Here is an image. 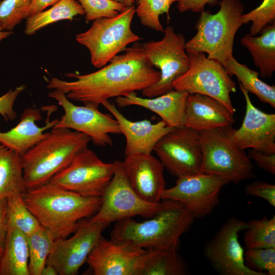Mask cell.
<instances>
[{"label": "cell", "instance_id": "obj_1", "mask_svg": "<svg viewBox=\"0 0 275 275\" xmlns=\"http://www.w3.org/2000/svg\"><path fill=\"white\" fill-rule=\"evenodd\" d=\"M124 51L95 72L83 75L66 74L74 80L53 77L47 88L64 92L69 100L99 106L110 98L142 91L159 80L160 72L148 59L142 44L136 42Z\"/></svg>", "mask_w": 275, "mask_h": 275}, {"label": "cell", "instance_id": "obj_2", "mask_svg": "<svg viewBox=\"0 0 275 275\" xmlns=\"http://www.w3.org/2000/svg\"><path fill=\"white\" fill-rule=\"evenodd\" d=\"M22 197L40 225L55 240L74 233L79 220L97 212L101 201V197L83 196L49 182L26 190Z\"/></svg>", "mask_w": 275, "mask_h": 275}, {"label": "cell", "instance_id": "obj_3", "mask_svg": "<svg viewBox=\"0 0 275 275\" xmlns=\"http://www.w3.org/2000/svg\"><path fill=\"white\" fill-rule=\"evenodd\" d=\"M195 219L184 205L168 200L167 205L148 220L139 222L127 218L116 222L111 239L146 249H164L178 246L180 236Z\"/></svg>", "mask_w": 275, "mask_h": 275}, {"label": "cell", "instance_id": "obj_4", "mask_svg": "<svg viewBox=\"0 0 275 275\" xmlns=\"http://www.w3.org/2000/svg\"><path fill=\"white\" fill-rule=\"evenodd\" d=\"M90 138L69 129L52 128L48 135L22 156L26 190L49 182L81 151L88 147Z\"/></svg>", "mask_w": 275, "mask_h": 275}, {"label": "cell", "instance_id": "obj_5", "mask_svg": "<svg viewBox=\"0 0 275 275\" xmlns=\"http://www.w3.org/2000/svg\"><path fill=\"white\" fill-rule=\"evenodd\" d=\"M218 11L201 12L195 36L185 43L188 54L207 53V58L224 66L233 57L235 35L242 25L244 6L240 0H221Z\"/></svg>", "mask_w": 275, "mask_h": 275}, {"label": "cell", "instance_id": "obj_6", "mask_svg": "<svg viewBox=\"0 0 275 275\" xmlns=\"http://www.w3.org/2000/svg\"><path fill=\"white\" fill-rule=\"evenodd\" d=\"M232 126L199 131L202 152L200 172L218 176L229 183L255 177L253 165L233 140Z\"/></svg>", "mask_w": 275, "mask_h": 275}, {"label": "cell", "instance_id": "obj_7", "mask_svg": "<svg viewBox=\"0 0 275 275\" xmlns=\"http://www.w3.org/2000/svg\"><path fill=\"white\" fill-rule=\"evenodd\" d=\"M135 13L134 6L126 7L114 17L93 20L89 29L76 35V41L89 50L94 67H103L129 44L142 39L131 29Z\"/></svg>", "mask_w": 275, "mask_h": 275}, {"label": "cell", "instance_id": "obj_8", "mask_svg": "<svg viewBox=\"0 0 275 275\" xmlns=\"http://www.w3.org/2000/svg\"><path fill=\"white\" fill-rule=\"evenodd\" d=\"M113 176L101 196L100 207L92 220L109 225L111 223L141 216L151 218L168 204V200L159 203L148 202L131 187L124 170L122 161L115 160Z\"/></svg>", "mask_w": 275, "mask_h": 275}, {"label": "cell", "instance_id": "obj_9", "mask_svg": "<svg viewBox=\"0 0 275 275\" xmlns=\"http://www.w3.org/2000/svg\"><path fill=\"white\" fill-rule=\"evenodd\" d=\"M163 33L161 40L142 44L148 59L154 67L159 69L160 73V79L156 84L141 91L145 97H154L173 90L174 82L190 66L184 36L176 33L173 28L169 25Z\"/></svg>", "mask_w": 275, "mask_h": 275}, {"label": "cell", "instance_id": "obj_10", "mask_svg": "<svg viewBox=\"0 0 275 275\" xmlns=\"http://www.w3.org/2000/svg\"><path fill=\"white\" fill-rule=\"evenodd\" d=\"M188 54L189 68L174 82V89L184 91L189 94L198 93L211 97L234 113L236 109L230 94L236 91V86L224 66L217 61L207 58L204 53Z\"/></svg>", "mask_w": 275, "mask_h": 275}, {"label": "cell", "instance_id": "obj_11", "mask_svg": "<svg viewBox=\"0 0 275 275\" xmlns=\"http://www.w3.org/2000/svg\"><path fill=\"white\" fill-rule=\"evenodd\" d=\"M114 171V162L103 161L88 147L78 153L49 182L83 196L101 197Z\"/></svg>", "mask_w": 275, "mask_h": 275}, {"label": "cell", "instance_id": "obj_12", "mask_svg": "<svg viewBox=\"0 0 275 275\" xmlns=\"http://www.w3.org/2000/svg\"><path fill=\"white\" fill-rule=\"evenodd\" d=\"M48 97L56 100L64 112L54 128H66L82 133L94 145L100 147L113 145L109 134H121L117 121L112 115L101 113L98 106L76 105L67 98L64 92L57 90L49 92Z\"/></svg>", "mask_w": 275, "mask_h": 275}, {"label": "cell", "instance_id": "obj_13", "mask_svg": "<svg viewBox=\"0 0 275 275\" xmlns=\"http://www.w3.org/2000/svg\"><path fill=\"white\" fill-rule=\"evenodd\" d=\"M153 151L164 169L177 178L201 173L199 131L185 126L174 128L158 141Z\"/></svg>", "mask_w": 275, "mask_h": 275}, {"label": "cell", "instance_id": "obj_14", "mask_svg": "<svg viewBox=\"0 0 275 275\" xmlns=\"http://www.w3.org/2000/svg\"><path fill=\"white\" fill-rule=\"evenodd\" d=\"M247 222L229 218L204 248V256L214 269L221 275H266L249 268L244 263V250L238 241L239 233Z\"/></svg>", "mask_w": 275, "mask_h": 275}, {"label": "cell", "instance_id": "obj_15", "mask_svg": "<svg viewBox=\"0 0 275 275\" xmlns=\"http://www.w3.org/2000/svg\"><path fill=\"white\" fill-rule=\"evenodd\" d=\"M227 184L218 176L202 173L181 176L174 186L165 189L162 200L179 202L193 213L195 219L200 218L218 205L221 191Z\"/></svg>", "mask_w": 275, "mask_h": 275}, {"label": "cell", "instance_id": "obj_16", "mask_svg": "<svg viewBox=\"0 0 275 275\" xmlns=\"http://www.w3.org/2000/svg\"><path fill=\"white\" fill-rule=\"evenodd\" d=\"M108 226L91 218L79 222L72 236L54 241L46 264L53 266L59 275L76 274Z\"/></svg>", "mask_w": 275, "mask_h": 275}, {"label": "cell", "instance_id": "obj_17", "mask_svg": "<svg viewBox=\"0 0 275 275\" xmlns=\"http://www.w3.org/2000/svg\"><path fill=\"white\" fill-rule=\"evenodd\" d=\"M146 251L101 235L86 262L95 275H138Z\"/></svg>", "mask_w": 275, "mask_h": 275}, {"label": "cell", "instance_id": "obj_18", "mask_svg": "<svg viewBox=\"0 0 275 275\" xmlns=\"http://www.w3.org/2000/svg\"><path fill=\"white\" fill-rule=\"evenodd\" d=\"M239 86L245 100L246 109L241 126L233 131L234 144L242 151L251 148L265 154L275 153V114L256 107L249 92L239 83Z\"/></svg>", "mask_w": 275, "mask_h": 275}, {"label": "cell", "instance_id": "obj_19", "mask_svg": "<svg viewBox=\"0 0 275 275\" xmlns=\"http://www.w3.org/2000/svg\"><path fill=\"white\" fill-rule=\"evenodd\" d=\"M122 164L131 187L145 200L159 203L166 188L164 167L151 153L125 156Z\"/></svg>", "mask_w": 275, "mask_h": 275}, {"label": "cell", "instance_id": "obj_20", "mask_svg": "<svg viewBox=\"0 0 275 275\" xmlns=\"http://www.w3.org/2000/svg\"><path fill=\"white\" fill-rule=\"evenodd\" d=\"M101 105L117 121L121 134L125 138V156L138 153H151L158 141L174 129L162 120L153 124L148 120H128L109 100Z\"/></svg>", "mask_w": 275, "mask_h": 275}, {"label": "cell", "instance_id": "obj_21", "mask_svg": "<svg viewBox=\"0 0 275 275\" xmlns=\"http://www.w3.org/2000/svg\"><path fill=\"white\" fill-rule=\"evenodd\" d=\"M189 94L184 91L173 90L152 97H141L136 92L115 98L117 105L124 107L137 105L157 114L167 126L175 128L184 126L185 109Z\"/></svg>", "mask_w": 275, "mask_h": 275}, {"label": "cell", "instance_id": "obj_22", "mask_svg": "<svg viewBox=\"0 0 275 275\" xmlns=\"http://www.w3.org/2000/svg\"><path fill=\"white\" fill-rule=\"evenodd\" d=\"M235 123L234 113L221 101L200 94L189 95L184 126L201 131L232 126Z\"/></svg>", "mask_w": 275, "mask_h": 275}, {"label": "cell", "instance_id": "obj_23", "mask_svg": "<svg viewBox=\"0 0 275 275\" xmlns=\"http://www.w3.org/2000/svg\"><path fill=\"white\" fill-rule=\"evenodd\" d=\"M42 120L39 109L26 108L21 113L19 122L6 132H0V143L21 156L39 141L45 138L53 128L58 119L49 121L47 118L45 125L39 127L36 124Z\"/></svg>", "mask_w": 275, "mask_h": 275}, {"label": "cell", "instance_id": "obj_24", "mask_svg": "<svg viewBox=\"0 0 275 275\" xmlns=\"http://www.w3.org/2000/svg\"><path fill=\"white\" fill-rule=\"evenodd\" d=\"M28 236L9 225L0 260V275H30Z\"/></svg>", "mask_w": 275, "mask_h": 275}, {"label": "cell", "instance_id": "obj_25", "mask_svg": "<svg viewBox=\"0 0 275 275\" xmlns=\"http://www.w3.org/2000/svg\"><path fill=\"white\" fill-rule=\"evenodd\" d=\"M260 34L257 37L246 34L240 43L250 52L261 76L271 78L275 71V23L266 26Z\"/></svg>", "mask_w": 275, "mask_h": 275}, {"label": "cell", "instance_id": "obj_26", "mask_svg": "<svg viewBox=\"0 0 275 275\" xmlns=\"http://www.w3.org/2000/svg\"><path fill=\"white\" fill-rule=\"evenodd\" d=\"M26 190L22 156L0 143V202Z\"/></svg>", "mask_w": 275, "mask_h": 275}, {"label": "cell", "instance_id": "obj_27", "mask_svg": "<svg viewBox=\"0 0 275 275\" xmlns=\"http://www.w3.org/2000/svg\"><path fill=\"white\" fill-rule=\"evenodd\" d=\"M177 248L147 249L138 275L185 274L186 269Z\"/></svg>", "mask_w": 275, "mask_h": 275}, {"label": "cell", "instance_id": "obj_28", "mask_svg": "<svg viewBox=\"0 0 275 275\" xmlns=\"http://www.w3.org/2000/svg\"><path fill=\"white\" fill-rule=\"evenodd\" d=\"M229 76L235 75L249 93L255 95L262 102L275 108V86L269 85L259 78V72L252 70L233 57L224 66Z\"/></svg>", "mask_w": 275, "mask_h": 275}, {"label": "cell", "instance_id": "obj_29", "mask_svg": "<svg viewBox=\"0 0 275 275\" xmlns=\"http://www.w3.org/2000/svg\"><path fill=\"white\" fill-rule=\"evenodd\" d=\"M85 11L77 0H60L47 10L26 18L25 34L31 36L47 25L62 20H71L77 15H84Z\"/></svg>", "mask_w": 275, "mask_h": 275}, {"label": "cell", "instance_id": "obj_30", "mask_svg": "<svg viewBox=\"0 0 275 275\" xmlns=\"http://www.w3.org/2000/svg\"><path fill=\"white\" fill-rule=\"evenodd\" d=\"M29 249L28 268L30 275H41L50 254L55 240L44 228L41 227L28 236Z\"/></svg>", "mask_w": 275, "mask_h": 275}, {"label": "cell", "instance_id": "obj_31", "mask_svg": "<svg viewBox=\"0 0 275 275\" xmlns=\"http://www.w3.org/2000/svg\"><path fill=\"white\" fill-rule=\"evenodd\" d=\"M243 236L246 249L275 248V216L247 222Z\"/></svg>", "mask_w": 275, "mask_h": 275}, {"label": "cell", "instance_id": "obj_32", "mask_svg": "<svg viewBox=\"0 0 275 275\" xmlns=\"http://www.w3.org/2000/svg\"><path fill=\"white\" fill-rule=\"evenodd\" d=\"M22 194H14L7 199L9 225L15 227L29 236L41 225L26 207Z\"/></svg>", "mask_w": 275, "mask_h": 275}, {"label": "cell", "instance_id": "obj_33", "mask_svg": "<svg viewBox=\"0 0 275 275\" xmlns=\"http://www.w3.org/2000/svg\"><path fill=\"white\" fill-rule=\"evenodd\" d=\"M179 0H138L135 13L143 25L154 31L164 32L159 20L160 15L166 13L170 19L171 6Z\"/></svg>", "mask_w": 275, "mask_h": 275}, {"label": "cell", "instance_id": "obj_34", "mask_svg": "<svg viewBox=\"0 0 275 275\" xmlns=\"http://www.w3.org/2000/svg\"><path fill=\"white\" fill-rule=\"evenodd\" d=\"M241 24L252 22L250 34L256 36L267 25L275 23V0H263L256 8L240 17Z\"/></svg>", "mask_w": 275, "mask_h": 275}, {"label": "cell", "instance_id": "obj_35", "mask_svg": "<svg viewBox=\"0 0 275 275\" xmlns=\"http://www.w3.org/2000/svg\"><path fill=\"white\" fill-rule=\"evenodd\" d=\"M31 0H0V27L3 30H12L22 19L26 18V12Z\"/></svg>", "mask_w": 275, "mask_h": 275}, {"label": "cell", "instance_id": "obj_36", "mask_svg": "<svg viewBox=\"0 0 275 275\" xmlns=\"http://www.w3.org/2000/svg\"><path fill=\"white\" fill-rule=\"evenodd\" d=\"M244 260L245 265L251 270L275 274V248L246 249Z\"/></svg>", "mask_w": 275, "mask_h": 275}, {"label": "cell", "instance_id": "obj_37", "mask_svg": "<svg viewBox=\"0 0 275 275\" xmlns=\"http://www.w3.org/2000/svg\"><path fill=\"white\" fill-rule=\"evenodd\" d=\"M85 11L87 21L115 16L126 6L113 0H77Z\"/></svg>", "mask_w": 275, "mask_h": 275}, {"label": "cell", "instance_id": "obj_38", "mask_svg": "<svg viewBox=\"0 0 275 275\" xmlns=\"http://www.w3.org/2000/svg\"><path fill=\"white\" fill-rule=\"evenodd\" d=\"M244 193L248 196L262 198L275 207V185L273 184L257 180L245 186Z\"/></svg>", "mask_w": 275, "mask_h": 275}, {"label": "cell", "instance_id": "obj_39", "mask_svg": "<svg viewBox=\"0 0 275 275\" xmlns=\"http://www.w3.org/2000/svg\"><path fill=\"white\" fill-rule=\"evenodd\" d=\"M25 88V86L22 85L0 96V115L6 121L15 119L16 113L13 108L14 102Z\"/></svg>", "mask_w": 275, "mask_h": 275}, {"label": "cell", "instance_id": "obj_40", "mask_svg": "<svg viewBox=\"0 0 275 275\" xmlns=\"http://www.w3.org/2000/svg\"><path fill=\"white\" fill-rule=\"evenodd\" d=\"M248 157L254 160L257 166L271 175H275V153L265 154L260 151L251 149Z\"/></svg>", "mask_w": 275, "mask_h": 275}, {"label": "cell", "instance_id": "obj_41", "mask_svg": "<svg viewBox=\"0 0 275 275\" xmlns=\"http://www.w3.org/2000/svg\"><path fill=\"white\" fill-rule=\"evenodd\" d=\"M218 2V0H179L177 7L180 12L190 10L199 13L204 10L206 5L213 6Z\"/></svg>", "mask_w": 275, "mask_h": 275}, {"label": "cell", "instance_id": "obj_42", "mask_svg": "<svg viewBox=\"0 0 275 275\" xmlns=\"http://www.w3.org/2000/svg\"><path fill=\"white\" fill-rule=\"evenodd\" d=\"M7 199L0 202V248L4 249L8 230Z\"/></svg>", "mask_w": 275, "mask_h": 275}, {"label": "cell", "instance_id": "obj_43", "mask_svg": "<svg viewBox=\"0 0 275 275\" xmlns=\"http://www.w3.org/2000/svg\"><path fill=\"white\" fill-rule=\"evenodd\" d=\"M60 0H31L26 12V18L30 16L44 10Z\"/></svg>", "mask_w": 275, "mask_h": 275}, {"label": "cell", "instance_id": "obj_44", "mask_svg": "<svg viewBox=\"0 0 275 275\" xmlns=\"http://www.w3.org/2000/svg\"><path fill=\"white\" fill-rule=\"evenodd\" d=\"M41 275H58V273L53 266L46 264L41 271Z\"/></svg>", "mask_w": 275, "mask_h": 275}, {"label": "cell", "instance_id": "obj_45", "mask_svg": "<svg viewBox=\"0 0 275 275\" xmlns=\"http://www.w3.org/2000/svg\"><path fill=\"white\" fill-rule=\"evenodd\" d=\"M13 33V32L12 31H7L3 30L0 27V42L3 40L8 38Z\"/></svg>", "mask_w": 275, "mask_h": 275}, {"label": "cell", "instance_id": "obj_46", "mask_svg": "<svg viewBox=\"0 0 275 275\" xmlns=\"http://www.w3.org/2000/svg\"><path fill=\"white\" fill-rule=\"evenodd\" d=\"M116 2L122 4L126 7H130L133 6L135 0H113Z\"/></svg>", "mask_w": 275, "mask_h": 275}, {"label": "cell", "instance_id": "obj_47", "mask_svg": "<svg viewBox=\"0 0 275 275\" xmlns=\"http://www.w3.org/2000/svg\"><path fill=\"white\" fill-rule=\"evenodd\" d=\"M3 248H0V260H1V257L2 256V254H3Z\"/></svg>", "mask_w": 275, "mask_h": 275}]
</instances>
